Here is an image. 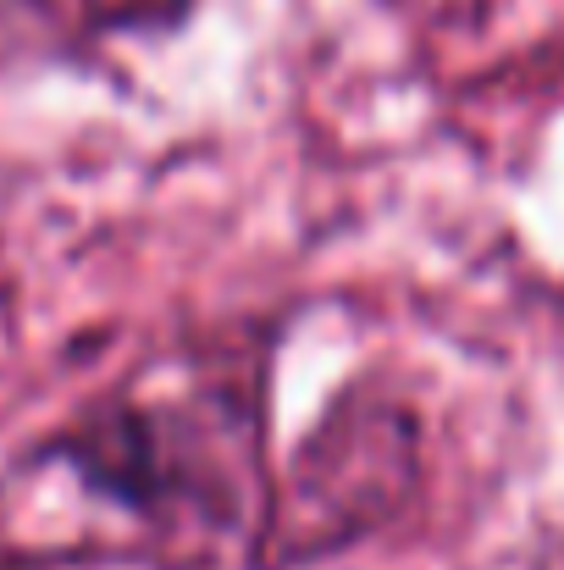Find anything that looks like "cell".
Instances as JSON below:
<instances>
[{"label": "cell", "instance_id": "1", "mask_svg": "<svg viewBox=\"0 0 564 570\" xmlns=\"http://www.w3.org/2000/svg\"><path fill=\"white\" fill-rule=\"evenodd\" d=\"M271 333L188 344L95 393L11 471L67 476L128 532L122 560L221 566L260 554L271 515Z\"/></svg>", "mask_w": 564, "mask_h": 570}, {"label": "cell", "instance_id": "2", "mask_svg": "<svg viewBox=\"0 0 564 570\" xmlns=\"http://www.w3.org/2000/svg\"><path fill=\"white\" fill-rule=\"evenodd\" d=\"M420 476V426L398 399L344 393L316 421L288 476L271 482V515L255 570L316 566L387 527Z\"/></svg>", "mask_w": 564, "mask_h": 570}, {"label": "cell", "instance_id": "3", "mask_svg": "<svg viewBox=\"0 0 564 570\" xmlns=\"http://www.w3.org/2000/svg\"><path fill=\"white\" fill-rule=\"evenodd\" d=\"M89 28H122V22H172L184 0H67Z\"/></svg>", "mask_w": 564, "mask_h": 570}]
</instances>
